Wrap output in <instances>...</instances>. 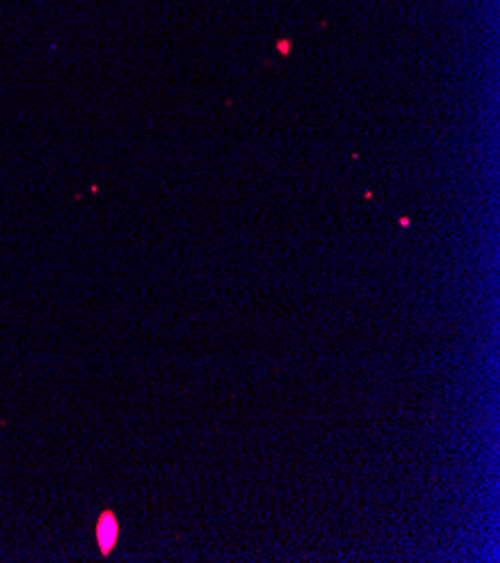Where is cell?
Here are the masks:
<instances>
[{"instance_id":"obj_1","label":"cell","mask_w":500,"mask_h":563,"mask_svg":"<svg viewBox=\"0 0 500 563\" xmlns=\"http://www.w3.org/2000/svg\"><path fill=\"white\" fill-rule=\"evenodd\" d=\"M118 537H120V523H118L115 515L108 510L99 517V523H97V541H99V548L103 554H108L115 548Z\"/></svg>"}]
</instances>
